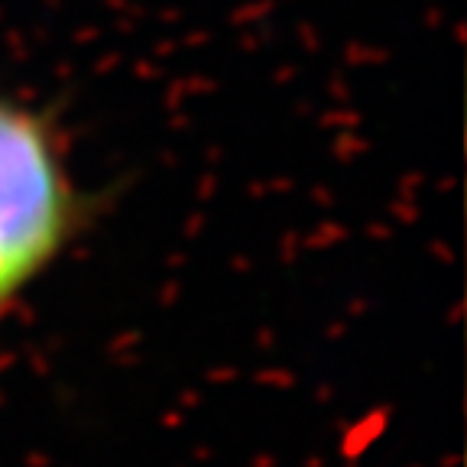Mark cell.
Segmentation results:
<instances>
[{"label":"cell","instance_id":"6da1fadb","mask_svg":"<svg viewBox=\"0 0 467 467\" xmlns=\"http://www.w3.org/2000/svg\"><path fill=\"white\" fill-rule=\"evenodd\" d=\"M46 111L0 91V322L95 224Z\"/></svg>","mask_w":467,"mask_h":467}]
</instances>
